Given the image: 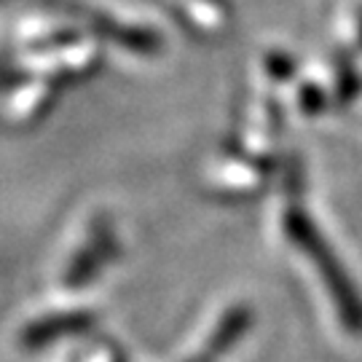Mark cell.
I'll use <instances>...</instances> for the list:
<instances>
[{"label":"cell","instance_id":"6da1fadb","mask_svg":"<svg viewBox=\"0 0 362 362\" xmlns=\"http://www.w3.org/2000/svg\"><path fill=\"white\" fill-rule=\"evenodd\" d=\"M293 236L298 239V245L303 247L311 258H314V263L320 266V272H322V276H325V285H327L330 296H333V303H336V311H338V317H341V322H344V327H346L349 333H357V336H360L362 333V296L354 290V285L349 282V276L338 266V260L327 252V247H325L303 223H298L296 228H293Z\"/></svg>","mask_w":362,"mask_h":362},{"label":"cell","instance_id":"3957f363","mask_svg":"<svg viewBox=\"0 0 362 362\" xmlns=\"http://www.w3.org/2000/svg\"><path fill=\"white\" fill-rule=\"evenodd\" d=\"M247 327H250V311L247 309L228 311L220 320L218 327H215V333L207 341V346L202 349V354H196L191 362H215L218 357H223L226 351H231L236 346V341L245 336Z\"/></svg>","mask_w":362,"mask_h":362},{"label":"cell","instance_id":"7a4b0ae2","mask_svg":"<svg viewBox=\"0 0 362 362\" xmlns=\"http://www.w3.org/2000/svg\"><path fill=\"white\" fill-rule=\"evenodd\" d=\"M91 325H94V317L86 314V311L52 314L46 320H38V322L30 325L22 333V344H25L27 349H46V346H52L54 341H59V338L86 333Z\"/></svg>","mask_w":362,"mask_h":362}]
</instances>
